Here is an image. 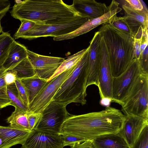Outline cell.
I'll return each mask as SVG.
<instances>
[{
    "label": "cell",
    "mask_w": 148,
    "mask_h": 148,
    "mask_svg": "<svg viewBox=\"0 0 148 148\" xmlns=\"http://www.w3.org/2000/svg\"><path fill=\"white\" fill-rule=\"evenodd\" d=\"M125 118L121 111L110 106L99 112L70 114L62 124L60 135L68 134L92 140L101 135L118 132Z\"/></svg>",
    "instance_id": "cell-1"
},
{
    "label": "cell",
    "mask_w": 148,
    "mask_h": 148,
    "mask_svg": "<svg viewBox=\"0 0 148 148\" xmlns=\"http://www.w3.org/2000/svg\"><path fill=\"white\" fill-rule=\"evenodd\" d=\"M10 13L20 21L29 20L44 25L64 24L85 17L72 4H67L62 0L20 1L14 4Z\"/></svg>",
    "instance_id": "cell-2"
},
{
    "label": "cell",
    "mask_w": 148,
    "mask_h": 148,
    "mask_svg": "<svg viewBox=\"0 0 148 148\" xmlns=\"http://www.w3.org/2000/svg\"><path fill=\"white\" fill-rule=\"evenodd\" d=\"M98 31L104 41L112 76L117 77L133 60L134 36L109 23L102 25Z\"/></svg>",
    "instance_id": "cell-3"
},
{
    "label": "cell",
    "mask_w": 148,
    "mask_h": 148,
    "mask_svg": "<svg viewBox=\"0 0 148 148\" xmlns=\"http://www.w3.org/2000/svg\"><path fill=\"white\" fill-rule=\"evenodd\" d=\"M89 49V46L73 70L59 88L52 100L67 105L72 103H80L82 105L86 104Z\"/></svg>",
    "instance_id": "cell-4"
},
{
    "label": "cell",
    "mask_w": 148,
    "mask_h": 148,
    "mask_svg": "<svg viewBox=\"0 0 148 148\" xmlns=\"http://www.w3.org/2000/svg\"><path fill=\"white\" fill-rule=\"evenodd\" d=\"M121 106L125 116H137L148 120V74L141 72Z\"/></svg>",
    "instance_id": "cell-5"
},
{
    "label": "cell",
    "mask_w": 148,
    "mask_h": 148,
    "mask_svg": "<svg viewBox=\"0 0 148 148\" xmlns=\"http://www.w3.org/2000/svg\"><path fill=\"white\" fill-rule=\"evenodd\" d=\"M66 106L52 100L41 112L40 119L34 129L60 135L62 124L70 114L66 110Z\"/></svg>",
    "instance_id": "cell-6"
},
{
    "label": "cell",
    "mask_w": 148,
    "mask_h": 148,
    "mask_svg": "<svg viewBox=\"0 0 148 148\" xmlns=\"http://www.w3.org/2000/svg\"><path fill=\"white\" fill-rule=\"evenodd\" d=\"M141 71L138 60L133 59L126 69L119 76L113 78L112 102L121 106Z\"/></svg>",
    "instance_id": "cell-7"
},
{
    "label": "cell",
    "mask_w": 148,
    "mask_h": 148,
    "mask_svg": "<svg viewBox=\"0 0 148 148\" xmlns=\"http://www.w3.org/2000/svg\"><path fill=\"white\" fill-rule=\"evenodd\" d=\"M90 19L87 17L70 21L67 23L53 25L36 24L21 36L20 38L32 40L41 37H56L70 33Z\"/></svg>",
    "instance_id": "cell-8"
},
{
    "label": "cell",
    "mask_w": 148,
    "mask_h": 148,
    "mask_svg": "<svg viewBox=\"0 0 148 148\" xmlns=\"http://www.w3.org/2000/svg\"><path fill=\"white\" fill-rule=\"evenodd\" d=\"M75 65L52 79L47 81L40 92L29 104L28 112L41 113L52 100L57 92L73 70Z\"/></svg>",
    "instance_id": "cell-9"
},
{
    "label": "cell",
    "mask_w": 148,
    "mask_h": 148,
    "mask_svg": "<svg viewBox=\"0 0 148 148\" xmlns=\"http://www.w3.org/2000/svg\"><path fill=\"white\" fill-rule=\"evenodd\" d=\"M27 58L36 74L47 81L65 60L63 58L39 55L27 49Z\"/></svg>",
    "instance_id": "cell-10"
},
{
    "label": "cell",
    "mask_w": 148,
    "mask_h": 148,
    "mask_svg": "<svg viewBox=\"0 0 148 148\" xmlns=\"http://www.w3.org/2000/svg\"><path fill=\"white\" fill-rule=\"evenodd\" d=\"M119 3L113 0L110 5L109 11L101 16L90 19L74 31L69 34L53 38L54 41H60L72 39L85 34L100 25L110 24L117 17V14L121 8L119 7Z\"/></svg>",
    "instance_id": "cell-11"
},
{
    "label": "cell",
    "mask_w": 148,
    "mask_h": 148,
    "mask_svg": "<svg viewBox=\"0 0 148 148\" xmlns=\"http://www.w3.org/2000/svg\"><path fill=\"white\" fill-rule=\"evenodd\" d=\"M100 62L98 75L99 94L101 99H112L113 79L108 54L103 38L101 35L100 44Z\"/></svg>",
    "instance_id": "cell-12"
},
{
    "label": "cell",
    "mask_w": 148,
    "mask_h": 148,
    "mask_svg": "<svg viewBox=\"0 0 148 148\" xmlns=\"http://www.w3.org/2000/svg\"><path fill=\"white\" fill-rule=\"evenodd\" d=\"M21 148H63L60 135L34 129L22 144Z\"/></svg>",
    "instance_id": "cell-13"
},
{
    "label": "cell",
    "mask_w": 148,
    "mask_h": 148,
    "mask_svg": "<svg viewBox=\"0 0 148 148\" xmlns=\"http://www.w3.org/2000/svg\"><path fill=\"white\" fill-rule=\"evenodd\" d=\"M100 38L101 35L98 31L95 32L90 42L87 88L92 85H95L98 87L99 86L98 75L100 62Z\"/></svg>",
    "instance_id": "cell-14"
},
{
    "label": "cell",
    "mask_w": 148,
    "mask_h": 148,
    "mask_svg": "<svg viewBox=\"0 0 148 148\" xmlns=\"http://www.w3.org/2000/svg\"><path fill=\"white\" fill-rule=\"evenodd\" d=\"M122 127L119 132L131 148L144 128L148 125V120L135 116H125Z\"/></svg>",
    "instance_id": "cell-15"
},
{
    "label": "cell",
    "mask_w": 148,
    "mask_h": 148,
    "mask_svg": "<svg viewBox=\"0 0 148 148\" xmlns=\"http://www.w3.org/2000/svg\"><path fill=\"white\" fill-rule=\"evenodd\" d=\"M125 15L122 18L128 25L134 36L142 26L144 29L148 30V11L143 6L141 11L132 8L126 3L122 5Z\"/></svg>",
    "instance_id": "cell-16"
},
{
    "label": "cell",
    "mask_w": 148,
    "mask_h": 148,
    "mask_svg": "<svg viewBox=\"0 0 148 148\" xmlns=\"http://www.w3.org/2000/svg\"><path fill=\"white\" fill-rule=\"evenodd\" d=\"M75 10L83 16L90 19L101 16L110 9V6L94 0H74L72 4Z\"/></svg>",
    "instance_id": "cell-17"
},
{
    "label": "cell",
    "mask_w": 148,
    "mask_h": 148,
    "mask_svg": "<svg viewBox=\"0 0 148 148\" xmlns=\"http://www.w3.org/2000/svg\"><path fill=\"white\" fill-rule=\"evenodd\" d=\"M31 132L0 125V148H10L16 145H22Z\"/></svg>",
    "instance_id": "cell-18"
},
{
    "label": "cell",
    "mask_w": 148,
    "mask_h": 148,
    "mask_svg": "<svg viewBox=\"0 0 148 148\" xmlns=\"http://www.w3.org/2000/svg\"><path fill=\"white\" fill-rule=\"evenodd\" d=\"M91 141L94 148H129L119 132L101 135Z\"/></svg>",
    "instance_id": "cell-19"
},
{
    "label": "cell",
    "mask_w": 148,
    "mask_h": 148,
    "mask_svg": "<svg viewBox=\"0 0 148 148\" xmlns=\"http://www.w3.org/2000/svg\"><path fill=\"white\" fill-rule=\"evenodd\" d=\"M27 49L15 40L10 46L7 58L2 67L8 71L27 58Z\"/></svg>",
    "instance_id": "cell-20"
},
{
    "label": "cell",
    "mask_w": 148,
    "mask_h": 148,
    "mask_svg": "<svg viewBox=\"0 0 148 148\" xmlns=\"http://www.w3.org/2000/svg\"><path fill=\"white\" fill-rule=\"evenodd\" d=\"M26 90L29 104L40 92L47 81L39 77L36 74L32 77L20 79Z\"/></svg>",
    "instance_id": "cell-21"
},
{
    "label": "cell",
    "mask_w": 148,
    "mask_h": 148,
    "mask_svg": "<svg viewBox=\"0 0 148 148\" xmlns=\"http://www.w3.org/2000/svg\"><path fill=\"white\" fill-rule=\"evenodd\" d=\"M27 112L15 108L11 115L7 119L10 126L19 130L31 131L27 119Z\"/></svg>",
    "instance_id": "cell-22"
},
{
    "label": "cell",
    "mask_w": 148,
    "mask_h": 148,
    "mask_svg": "<svg viewBox=\"0 0 148 148\" xmlns=\"http://www.w3.org/2000/svg\"><path fill=\"white\" fill-rule=\"evenodd\" d=\"M87 49V48L68 57L48 81L52 79L62 73L74 67L81 59Z\"/></svg>",
    "instance_id": "cell-23"
},
{
    "label": "cell",
    "mask_w": 148,
    "mask_h": 148,
    "mask_svg": "<svg viewBox=\"0 0 148 148\" xmlns=\"http://www.w3.org/2000/svg\"><path fill=\"white\" fill-rule=\"evenodd\" d=\"M11 70L16 72V77L19 79L30 77L36 74L34 69L27 58Z\"/></svg>",
    "instance_id": "cell-24"
},
{
    "label": "cell",
    "mask_w": 148,
    "mask_h": 148,
    "mask_svg": "<svg viewBox=\"0 0 148 148\" xmlns=\"http://www.w3.org/2000/svg\"><path fill=\"white\" fill-rule=\"evenodd\" d=\"M14 39L8 32H3L0 35V68L8 56L12 44Z\"/></svg>",
    "instance_id": "cell-25"
},
{
    "label": "cell",
    "mask_w": 148,
    "mask_h": 148,
    "mask_svg": "<svg viewBox=\"0 0 148 148\" xmlns=\"http://www.w3.org/2000/svg\"><path fill=\"white\" fill-rule=\"evenodd\" d=\"M7 92L11 101V106L28 112V108L23 103L18 92L15 83L7 85Z\"/></svg>",
    "instance_id": "cell-26"
},
{
    "label": "cell",
    "mask_w": 148,
    "mask_h": 148,
    "mask_svg": "<svg viewBox=\"0 0 148 148\" xmlns=\"http://www.w3.org/2000/svg\"><path fill=\"white\" fill-rule=\"evenodd\" d=\"M143 29L142 26L140 27L134 37V42L132 54V59L139 60L140 55V45L141 38Z\"/></svg>",
    "instance_id": "cell-27"
},
{
    "label": "cell",
    "mask_w": 148,
    "mask_h": 148,
    "mask_svg": "<svg viewBox=\"0 0 148 148\" xmlns=\"http://www.w3.org/2000/svg\"><path fill=\"white\" fill-rule=\"evenodd\" d=\"M131 148H148V125L143 129Z\"/></svg>",
    "instance_id": "cell-28"
},
{
    "label": "cell",
    "mask_w": 148,
    "mask_h": 148,
    "mask_svg": "<svg viewBox=\"0 0 148 148\" xmlns=\"http://www.w3.org/2000/svg\"><path fill=\"white\" fill-rule=\"evenodd\" d=\"M20 21L21 24L14 35V39L20 38L21 36L37 23L28 20H23Z\"/></svg>",
    "instance_id": "cell-29"
},
{
    "label": "cell",
    "mask_w": 148,
    "mask_h": 148,
    "mask_svg": "<svg viewBox=\"0 0 148 148\" xmlns=\"http://www.w3.org/2000/svg\"><path fill=\"white\" fill-rule=\"evenodd\" d=\"M60 136L64 147L71 146L75 143H80L88 140L82 138L68 134H63Z\"/></svg>",
    "instance_id": "cell-30"
},
{
    "label": "cell",
    "mask_w": 148,
    "mask_h": 148,
    "mask_svg": "<svg viewBox=\"0 0 148 148\" xmlns=\"http://www.w3.org/2000/svg\"><path fill=\"white\" fill-rule=\"evenodd\" d=\"M21 99L24 104L28 108L29 102L27 92L20 79L16 77L15 82Z\"/></svg>",
    "instance_id": "cell-31"
},
{
    "label": "cell",
    "mask_w": 148,
    "mask_h": 148,
    "mask_svg": "<svg viewBox=\"0 0 148 148\" xmlns=\"http://www.w3.org/2000/svg\"><path fill=\"white\" fill-rule=\"evenodd\" d=\"M6 70L2 67L0 68V76ZM11 101L7 92V90L0 88V110L9 106H11Z\"/></svg>",
    "instance_id": "cell-32"
},
{
    "label": "cell",
    "mask_w": 148,
    "mask_h": 148,
    "mask_svg": "<svg viewBox=\"0 0 148 148\" xmlns=\"http://www.w3.org/2000/svg\"><path fill=\"white\" fill-rule=\"evenodd\" d=\"M110 24L119 29L132 34L134 36L128 25L122 17H117Z\"/></svg>",
    "instance_id": "cell-33"
},
{
    "label": "cell",
    "mask_w": 148,
    "mask_h": 148,
    "mask_svg": "<svg viewBox=\"0 0 148 148\" xmlns=\"http://www.w3.org/2000/svg\"><path fill=\"white\" fill-rule=\"evenodd\" d=\"M148 46L140 54L138 60L141 72L148 74Z\"/></svg>",
    "instance_id": "cell-34"
},
{
    "label": "cell",
    "mask_w": 148,
    "mask_h": 148,
    "mask_svg": "<svg viewBox=\"0 0 148 148\" xmlns=\"http://www.w3.org/2000/svg\"><path fill=\"white\" fill-rule=\"evenodd\" d=\"M27 119L31 131L33 130L38 122L41 116V113H27Z\"/></svg>",
    "instance_id": "cell-35"
},
{
    "label": "cell",
    "mask_w": 148,
    "mask_h": 148,
    "mask_svg": "<svg viewBox=\"0 0 148 148\" xmlns=\"http://www.w3.org/2000/svg\"><path fill=\"white\" fill-rule=\"evenodd\" d=\"M126 3L132 9L137 11H141L143 5L139 0H126Z\"/></svg>",
    "instance_id": "cell-36"
},
{
    "label": "cell",
    "mask_w": 148,
    "mask_h": 148,
    "mask_svg": "<svg viewBox=\"0 0 148 148\" xmlns=\"http://www.w3.org/2000/svg\"><path fill=\"white\" fill-rule=\"evenodd\" d=\"M16 78V72L11 70L8 71L5 76V81L7 85L15 83Z\"/></svg>",
    "instance_id": "cell-37"
},
{
    "label": "cell",
    "mask_w": 148,
    "mask_h": 148,
    "mask_svg": "<svg viewBox=\"0 0 148 148\" xmlns=\"http://www.w3.org/2000/svg\"><path fill=\"white\" fill-rule=\"evenodd\" d=\"M71 148H94L91 140H88L80 143H75Z\"/></svg>",
    "instance_id": "cell-38"
},
{
    "label": "cell",
    "mask_w": 148,
    "mask_h": 148,
    "mask_svg": "<svg viewBox=\"0 0 148 148\" xmlns=\"http://www.w3.org/2000/svg\"><path fill=\"white\" fill-rule=\"evenodd\" d=\"M111 102H112V100L111 98L104 97L101 99L99 103L102 106L108 107L110 106Z\"/></svg>",
    "instance_id": "cell-39"
},
{
    "label": "cell",
    "mask_w": 148,
    "mask_h": 148,
    "mask_svg": "<svg viewBox=\"0 0 148 148\" xmlns=\"http://www.w3.org/2000/svg\"><path fill=\"white\" fill-rule=\"evenodd\" d=\"M7 12H5L0 14V33H2L3 32L1 24V20L2 18L5 16Z\"/></svg>",
    "instance_id": "cell-40"
},
{
    "label": "cell",
    "mask_w": 148,
    "mask_h": 148,
    "mask_svg": "<svg viewBox=\"0 0 148 148\" xmlns=\"http://www.w3.org/2000/svg\"></svg>",
    "instance_id": "cell-41"
}]
</instances>
